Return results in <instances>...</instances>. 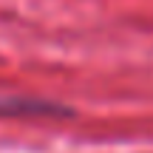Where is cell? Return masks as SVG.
I'll return each mask as SVG.
<instances>
[{"label": "cell", "instance_id": "obj_1", "mask_svg": "<svg viewBox=\"0 0 153 153\" xmlns=\"http://www.w3.org/2000/svg\"><path fill=\"white\" fill-rule=\"evenodd\" d=\"M0 116H71V111L57 102H48V99L0 94Z\"/></svg>", "mask_w": 153, "mask_h": 153}]
</instances>
